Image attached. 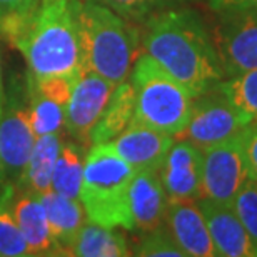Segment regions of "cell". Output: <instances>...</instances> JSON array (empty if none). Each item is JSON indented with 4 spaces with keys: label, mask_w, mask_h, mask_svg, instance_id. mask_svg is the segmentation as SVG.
Segmentation results:
<instances>
[{
    "label": "cell",
    "mask_w": 257,
    "mask_h": 257,
    "mask_svg": "<svg viewBox=\"0 0 257 257\" xmlns=\"http://www.w3.org/2000/svg\"><path fill=\"white\" fill-rule=\"evenodd\" d=\"M142 49L197 97L225 79L212 34L192 9L174 7L146 22Z\"/></svg>",
    "instance_id": "6da1fadb"
},
{
    "label": "cell",
    "mask_w": 257,
    "mask_h": 257,
    "mask_svg": "<svg viewBox=\"0 0 257 257\" xmlns=\"http://www.w3.org/2000/svg\"><path fill=\"white\" fill-rule=\"evenodd\" d=\"M77 0H39L29 17L7 39L20 50L29 75L74 77L84 65L75 14Z\"/></svg>",
    "instance_id": "7a4b0ae2"
},
{
    "label": "cell",
    "mask_w": 257,
    "mask_h": 257,
    "mask_svg": "<svg viewBox=\"0 0 257 257\" xmlns=\"http://www.w3.org/2000/svg\"><path fill=\"white\" fill-rule=\"evenodd\" d=\"M75 14L84 65L114 85L127 80L139 49L132 22L97 0H77Z\"/></svg>",
    "instance_id": "3957f363"
},
{
    "label": "cell",
    "mask_w": 257,
    "mask_h": 257,
    "mask_svg": "<svg viewBox=\"0 0 257 257\" xmlns=\"http://www.w3.org/2000/svg\"><path fill=\"white\" fill-rule=\"evenodd\" d=\"M137 171L109 144H92L84 159L80 202L90 222L112 229L132 230L128 187Z\"/></svg>",
    "instance_id": "277c9868"
},
{
    "label": "cell",
    "mask_w": 257,
    "mask_h": 257,
    "mask_svg": "<svg viewBox=\"0 0 257 257\" xmlns=\"http://www.w3.org/2000/svg\"><path fill=\"white\" fill-rule=\"evenodd\" d=\"M128 80L136 90L134 120L177 137L189 122L195 97L186 85L144 52L132 65Z\"/></svg>",
    "instance_id": "5b68a950"
},
{
    "label": "cell",
    "mask_w": 257,
    "mask_h": 257,
    "mask_svg": "<svg viewBox=\"0 0 257 257\" xmlns=\"http://www.w3.org/2000/svg\"><path fill=\"white\" fill-rule=\"evenodd\" d=\"M250 122L252 119L235 105L217 84L195 97L187 125L176 139H186L202 151L237 136Z\"/></svg>",
    "instance_id": "8992f818"
},
{
    "label": "cell",
    "mask_w": 257,
    "mask_h": 257,
    "mask_svg": "<svg viewBox=\"0 0 257 257\" xmlns=\"http://www.w3.org/2000/svg\"><path fill=\"white\" fill-rule=\"evenodd\" d=\"M35 136L29 119L27 87L15 84L7 92L0 114V176L4 184L19 187L27 169Z\"/></svg>",
    "instance_id": "52a82bcc"
},
{
    "label": "cell",
    "mask_w": 257,
    "mask_h": 257,
    "mask_svg": "<svg viewBox=\"0 0 257 257\" xmlns=\"http://www.w3.org/2000/svg\"><path fill=\"white\" fill-rule=\"evenodd\" d=\"M212 39L225 79L257 69V5L217 12Z\"/></svg>",
    "instance_id": "ba28073f"
},
{
    "label": "cell",
    "mask_w": 257,
    "mask_h": 257,
    "mask_svg": "<svg viewBox=\"0 0 257 257\" xmlns=\"http://www.w3.org/2000/svg\"><path fill=\"white\" fill-rule=\"evenodd\" d=\"M250 179L240 132L217 146L202 149V195L220 204H232L234 197Z\"/></svg>",
    "instance_id": "9c48e42d"
},
{
    "label": "cell",
    "mask_w": 257,
    "mask_h": 257,
    "mask_svg": "<svg viewBox=\"0 0 257 257\" xmlns=\"http://www.w3.org/2000/svg\"><path fill=\"white\" fill-rule=\"evenodd\" d=\"M117 85L104 79L89 67L82 65L75 75L72 94L65 109V128L82 144H89V137L99 117L109 104Z\"/></svg>",
    "instance_id": "30bf717a"
},
{
    "label": "cell",
    "mask_w": 257,
    "mask_h": 257,
    "mask_svg": "<svg viewBox=\"0 0 257 257\" xmlns=\"http://www.w3.org/2000/svg\"><path fill=\"white\" fill-rule=\"evenodd\" d=\"M159 176L169 200L200 199L202 151L186 139H176L164 157Z\"/></svg>",
    "instance_id": "8fae6325"
},
{
    "label": "cell",
    "mask_w": 257,
    "mask_h": 257,
    "mask_svg": "<svg viewBox=\"0 0 257 257\" xmlns=\"http://www.w3.org/2000/svg\"><path fill=\"white\" fill-rule=\"evenodd\" d=\"M176 137L134 120L107 142L134 171H159Z\"/></svg>",
    "instance_id": "7c38bea8"
},
{
    "label": "cell",
    "mask_w": 257,
    "mask_h": 257,
    "mask_svg": "<svg viewBox=\"0 0 257 257\" xmlns=\"http://www.w3.org/2000/svg\"><path fill=\"white\" fill-rule=\"evenodd\" d=\"M217 257H257V245L232 205L199 199Z\"/></svg>",
    "instance_id": "4fadbf2b"
},
{
    "label": "cell",
    "mask_w": 257,
    "mask_h": 257,
    "mask_svg": "<svg viewBox=\"0 0 257 257\" xmlns=\"http://www.w3.org/2000/svg\"><path fill=\"white\" fill-rule=\"evenodd\" d=\"M166 222L186 257H217L199 199L169 200Z\"/></svg>",
    "instance_id": "5bb4252c"
},
{
    "label": "cell",
    "mask_w": 257,
    "mask_h": 257,
    "mask_svg": "<svg viewBox=\"0 0 257 257\" xmlns=\"http://www.w3.org/2000/svg\"><path fill=\"white\" fill-rule=\"evenodd\" d=\"M12 210L25 242H27L29 255H65L60 245L52 237L44 202L37 192L30 191L27 187L15 189Z\"/></svg>",
    "instance_id": "9a60e30c"
},
{
    "label": "cell",
    "mask_w": 257,
    "mask_h": 257,
    "mask_svg": "<svg viewBox=\"0 0 257 257\" xmlns=\"http://www.w3.org/2000/svg\"><path fill=\"white\" fill-rule=\"evenodd\" d=\"M167 194L159 171H137L128 187V214L132 230L149 232L166 220Z\"/></svg>",
    "instance_id": "2e32d148"
},
{
    "label": "cell",
    "mask_w": 257,
    "mask_h": 257,
    "mask_svg": "<svg viewBox=\"0 0 257 257\" xmlns=\"http://www.w3.org/2000/svg\"><path fill=\"white\" fill-rule=\"evenodd\" d=\"M47 214L49 229L55 242L60 245L65 255H70L75 239L85 222V210L80 199H70L60 195L52 189L39 194Z\"/></svg>",
    "instance_id": "e0dca14e"
},
{
    "label": "cell",
    "mask_w": 257,
    "mask_h": 257,
    "mask_svg": "<svg viewBox=\"0 0 257 257\" xmlns=\"http://www.w3.org/2000/svg\"><path fill=\"white\" fill-rule=\"evenodd\" d=\"M134 114H136V90L131 80L127 79L120 82L112 92L109 104L105 105L104 112L90 132V146L110 142L112 139H115L132 122Z\"/></svg>",
    "instance_id": "ac0fdd59"
},
{
    "label": "cell",
    "mask_w": 257,
    "mask_h": 257,
    "mask_svg": "<svg viewBox=\"0 0 257 257\" xmlns=\"http://www.w3.org/2000/svg\"><path fill=\"white\" fill-rule=\"evenodd\" d=\"M60 144H62L60 132L35 137L32 154H30L27 169H25L24 179L19 187L25 184V187L37 194L47 192L49 189H52V172L55 161L59 157Z\"/></svg>",
    "instance_id": "d6986e66"
},
{
    "label": "cell",
    "mask_w": 257,
    "mask_h": 257,
    "mask_svg": "<svg viewBox=\"0 0 257 257\" xmlns=\"http://www.w3.org/2000/svg\"><path fill=\"white\" fill-rule=\"evenodd\" d=\"M127 239L117 229L85 220L70 255L75 257H125L131 255Z\"/></svg>",
    "instance_id": "ffe728a7"
},
{
    "label": "cell",
    "mask_w": 257,
    "mask_h": 257,
    "mask_svg": "<svg viewBox=\"0 0 257 257\" xmlns=\"http://www.w3.org/2000/svg\"><path fill=\"white\" fill-rule=\"evenodd\" d=\"M84 159L85 156L77 144H60L59 157L52 172V191L70 199H80Z\"/></svg>",
    "instance_id": "44dd1931"
},
{
    "label": "cell",
    "mask_w": 257,
    "mask_h": 257,
    "mask_svg": "<svg viewBox=\"0 0 257 257\" xmlns=\"http://www.w3.org/2000/svg\"><path fill=\"white\" fill-rule=\"evenodd\" d=\"M29 99V119L34 136L40 137L45 134L60 132L65 127V107L49 97L40 94L25 80Z\"/></svg>",
    "instance_id": "7402d4cb"
},
{
    "label": "cell",
    "mask_w": 257,
    "mask_h": 257,
    "mask_svg": "<svg viewBox=\"0 0 257 257\" xmlns=\"http://www.w3.org/2000/svg\"><path fill=\"white\" fill-rule=\"evenodd\" d=\"M15 189L12 184H4L0 189V257L29 255L27 242L12 210Z\"/></svg>",
    "instance_id": "603a6c76"
},
{
    "label": "cell",
    "mask_w": 257,
    "mask_h": 257,
    "mask_svg": "<svg viewBox=\"0 0 257 257\" xmlns=\"http://www.w3.org/2000/svg\"><path fill=\"white\" fill-rule=\"evenodd\" d=\"M219 89L250 119L257 120V69L232 79H224L219 82Z\"/></svg>",
    "instance_id": "cb8c5ba5"
},
{
    "label": "cell",
    "mask_w": 257,
    "mask_h": 257,
    "mask_svg": "<svg viewBox=\"0 0 257 257\" xmlns=\"http://www.w3.org/2000/svg\"><path fill=\"white\" fill-rule=\"evenodd\" d=\"M97 2L107 5L128 22L139 24L146 22L149 17L162 10L181 7L189 0H97Z\"/></svg>",
    "instance_id": "d4e9b609"
},
{
    "label": "cell",
    "mask_w": 257,
    "mask_h": 257,
    "mask_svg": "<svg viewBox=\"0 0 257 257\" xmlns=\"http://www.w3.org/2000/svg\"><path fill=\"white\" fill-rule=\"evenodd\" d=\"M132 254L141 257H186L176 239L172 237L171 230L164 224L144 232Z\"/></svg>",
    "instance_id": "484cf974"
},
{
    "label": "cell",
    "mask_w": 257,
    "mask_h": 257,
    "mask_svg": "<svg viewBox=\"0 0 257 257\" xmlns=\"http://www.w3.org/2000/svg\"><path fill=\"white\" fill-rule=\"evenodd\" d=\"M232 209L257 245V181L249 179L232 200Z\"/></svg>",
    "instance_id": "4316f807"
},
{
    "label": "cell",
    "mask_w": 257,
    "mask_h": 257,
    "mask_svg": "<svg viewBox=\"0 0 257 257\" xmlns=\"http://www.w3.org/2000/svg\"><path fill=\"white\" fill-rule=\"evenodd\" d=\"M37 4L39 0H0V34L9 39Z\"/></svg>",
    "instance_id": "83f0119b"
},
{
    "label": "cell",
    "mask_w": 257,
    "mask_h": 257,
    "mask_svg": "<svg viewBox=\"0 0 257 257\" xmlns=\"http://www.w3.org/2000/svg\"><path fill=\"white\" fill-rule=\"evenodd\" d=\"M240 144H242L244 157L247 162L249 176L257 181V120H252L240 132Z\"/></svg>",
    "instance_id": "f1b7e54d"
},
{
    "label": "cell",
    "mask_w": 257,
    "mask_h": 257,
    "mask_svg": "<svg viewBox=\"0 0 257 257\" xmlns=\"http://www.w3.org/2000/svg\"><path fill=\"white\" fill-rule=\"evenodd\" d=\"M209 7L214 12H220L225 9H237V7H254L257 0H207Z\"/></svg>",
    "instance_id": "f546056e"
},
{
    "label": "cell",
    "mask_w": 257,
    "mask_h": 257,
    "mask_svg": "<svg viewBox=\"0 0 257 257\" xmlns=\"http://www.w3.org/2000/svg\"><path fill=\"white\" fill-rule=\"evenodd\" d=\"M5 95H7V90H5V84H4L2 59H0V114H2V109H4V104H5Z\"/></svg>",
    "instance_id": "4dcf8cb0"
},
{
    "label": "cell",
    "mask_w": 257,
    "mask_h": 257,
    "mask_svg": "<svg viewBox=\"0 0 257 257\" xmlns=\"http://www.w3.org/2000/svg\"><path fill=\"white\" fill-rule=\"evenodd\" d=\"M0 186H2V176H0Z\"/></svg>",
    "instance_id": "1f68e13d"
}]
</instances>
